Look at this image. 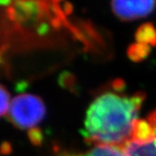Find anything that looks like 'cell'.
I'll return each mask as SVG.
<instances>
[{
    "label": "cell",
    "mask_w": 156,
    "mask_h": 156,
    "mask_svg": "<svg viewBox=\"0 0 156 156\" xmlns=\"http://www.w3.org/2000/svg\"><path fill=\"white\" fill-rule=\"evenodd\" d=\"M122 84V81L115 82L114 92L98 95L90 104L82 130L87 142L123 147L131 139L145 94H123Z\"/></svg>",
    "instance_id": "cell-1"
},
{
    "label": "cell",
    "mask_w": 156,
    "mask_h": 156,
    "mask_svg": "<svg viewBox=\"0 0 156 156\" xmlns=\"http://www.w3.org/2000/svg\"><path fill=\"white\" fill-rule=\"evenodd\" d=\"M46 108L43 100L35 95L22 94L11 101L8 120L20 129H33L45 117Z\"/></svg>",
    "instance_id": "cell-2"
},
{
    "label": "cell",
    "mask_w": 156,
    "mask_h": 156,
    "mask_svg": "<svg viewBox=\"0 0 156 156\" xmlns=\"http://www.w3.org/2000/svg\"><path fill=\"white\" fill-rule=\"evenodd\" d=\"M111 9L122 21H134L147 17L154 11L156 0H111Z\"/></svg>",
    "instance_id": "cell-3"
},
{
    "label": "cell",
    "mask_w": 156,
    "mask_h": 156,
    "mask_svg": "<svg viewBox=\"0 0 156 156\" xmlns=\"http://www.w3.org/2000/svg\"><path fill=\"white\" fill-rule=\"evenodd\" d=\"M122 148L125 156H156V133L154 132V137L147 141L128 140Z\"/></svg>",
    "instance_id": "cell-4"
},
{
    "label": "cell",
    "mask_w": 156,
    "mask_h": 156,
    "mask_svg": "<svg viewBox=\"0 0 156 156\" xmlns=\"http://www.w3.org/2000/svg\"><path fill=\"white\" fill-rule=\"evenodd\" d=\"M57 156H125V154L122 147H120L99 145L86 153L62 151L58 153Z\"/></svg>",
    "instance_id": "cell-5"
},
{
    "label": "cell",
    "mask_w": 156,
    "mask_h": 156,
    "mask_svg": "<svg viewBox=\"0 0 156 156\" xmlns=\"http://www.w3.org/2000/svg\"><path fill=\"white\" fill-rule=\"evenodd\" d=\"M136 43L147 46H156V27L151 23L140 25L135 32Z\"/></svg>",
    "instance_id": "cell-6"
},
{
    "label": "cell",
    "mask_w": 156,
    "mask_h": 156,
    "mask_svg": "<svg viewBox=\"0 0 156 156\" xmlns=\"http://www.w3.org/2000/svg\"><path fill=\"white\" fill-rule=\"evenodd\" d=\"M150 51V47L141 44H134L131 45L128 49V56L134 61H140L148 56Z\"/></svg>",
    "instance_id": "cell-7"
},
{
    "label": "cell",
    "mask_w": 156,
    "mask_h": 156,
    "mask_svg": "<svg viewBox=\"0 0 156 156\" xmlns=\"http://www.w3.org/2000/svg\"><path fill=\"white\" fill-rule=\"evenodd\" d=\"M10 108V93L5 87L0 84V117L9 111Z\"/></svg>",
    "instance_id": "cell-8"
},
{
    "label": "cell",
    "mask_w": 156,
    "mask_h": 156,
    "mask_svg": "<svg viewBox=\"0 0 156 156\" xmlns=\"http://www.w3.org/2000/svg\"><path fill=\"white\" fill-rule=\"evenodd\" d=\"M29 137L30 141L35 145H40L43 141V134L37 128H33L29 131Z\"/></svg>",
    "instance_id": "cell-9"
},
{
    "label": "cell",
    "mask_w": 156,
    "mask_h": 156,
    "mask_svg": "<svg viewBox=\"0 0 156 156\" xmlns=\"http://www.w3.org/2000/svg\"><path fill=\"white\" fill-rule=\"evenodd\" d=\"M11 0H0V5H10Z\"/></svg>",
    "instance_id": "cell-10"
}]
</instances>
